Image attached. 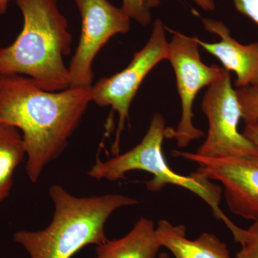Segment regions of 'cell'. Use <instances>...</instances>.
Returning <instances> with one entry per match:
<instances>
[{
    "label": "cell",
    "mask_w": 258,
    "mask_h": 258,
    "mask_svg": "<svg viewBox=\"0 0 258 258\" xmlns=\"http://www.w3.org/2000/svg\"><path fill=\"white\" fill-rule=\"evenodd\" d=\"M91 88L50 92L26 76H0V123L21 132L26 147V172L32 183L67 147L92 102Z\"/></svg>",
    "instance_id": "obj_1"
},
{
    "label": "cell",
    "mask_w": 258,
    "mask_h": 258,
    "mask_svg": "<svg viewBox=\"0 0 258 258\" xmlns=\"http://www.w3.org/2000/svg\"><path fill=\"white\" fill-rule=\"evenodd\" d=\"M23 27L9 46L0 47V76H26L38 87L58 92L70 87L64 57L73 37L58 0H15Z\"/></svg>",
    "instance_id": "obj_2"
},
{
    "label": "cell",
    "mask_w": 258,
    "mask_h": 258,
    "mask_svg": "<svg viewBox=\"0 0 258 258\" xmlns=\"http://www.w3.org/2000/svg\"><path fill=\"white\" fill-rule=\"evenodd\" d=\"M49 195L55 207L50 225L44 230L14 234L15 242L30 258H71L88 244L104 243L108 240L105 226L112 214L138 203L118 194L79 198L58 184L51 186Z\"/></svg>",
    "instance_id": "obj_3"
},
{
    "label": "cell",
    "mask_w": 258,
    "mask_h": 258,
    "mask_svg": "<svg viewBox=\"0 0 258 258\" xmlns=\"http://www.w3.org/2000/svg\"><path fill=\"white\" fill-rule=\"evenodd\" d=\"M166 129L163 115L154 113L147 134L140 143L128 152L115 155L108 160L97 159L96 164L88 171V175L96 180L113 181L124 179L125 174L132 171L150 173L153 178L146 182L149 191H161L169 184L189 190L208 204L214 216L225 224L230 219L220 208L221 186L213 184L211 180L200 175L197 171L189 176H183L173 171L168 165L162 150Z\"/></svg>",
    "instance_id": "obj_4"
},
{
    "label": "cell",
    "mask_w": 258,
    "mask_h": 258,
    "mask_svg": "<svg viewBox=\"0 0 258 258\" xmlns=\"http://www.w3.org/2000/svg\"><path fill=\"white\" fill-rule=\"evenodd\" d=\"M172 34L168 46L167 60L174 69L176 87L181 103V117L176 128L166 129V138L174 139L179 148L205 136L193 124V103L198 93L210 86L221 74L223 68L207 66L200 53L198 37H189L168 28Z\"/></svg>",
    "instance_id": "obj_5"
},
{
    "label": "cell",
    "mask_w": 258,
    "mask_h": 258,
    "mask_svg": "<svg viewBox=\"0 0 258 258\" xmlns=\"http://www.w3.org/2000/svg\"><path fill=\"white\" fill-rule=\"evenodd\" d=\"M202 109L209 122L206 140L196 154L208 158L258 156V149L238 130L242 118L240 103L232 85L230 72L225 69L208 86Z\"/></svg>",
    "instance_id": "obj_6"
},
{
    "label": "cell",
    "mask_w": 258,
    "mask_h": 258,
    "mask_svg": "<svg viewBox=\"0 0 258 258\" xmlns=\"http://www.w3.org/2000/svg\"><path fill=\"white\" fill-rule=\"evenodd\" d=\"M165 30L163 22L157 19L147 44L134 54L128 66L119 73L100 79L92 86V102L100 107L111 106L118 115V128L112 146L115 155L119 150L120 137L128 118L129 108L141 84L158 63L167 60L169 42Z\"/></svg>",
    "instance_id": "obj_7"
},
{
    "label": "cell",
    "mask_w": 258,
    "mask_h": 258,
    "mask_svg": "<svg viewBox=\"0 0 258 258\" xmlns=\"http://www.w3.org/2000/svg\"><path fill=\"white\" fill-rule=\"evenodd\" d=\"M82 20L81 36L69 66L70 87H91L95 57L110 39L126 34L128 15L108 0H74Z\"/></svg>",
    "instance_id": "obj_8"
},
{
    "label": "cell",
    "mask_w": 258,
    "mask_h": 258,
    "mask_svg": "<svg viewBox=\"0 0 258 258\" xmlns=\"http://www.w3.org/2000/svg\"><path fill=\"white\" fill-rule=\"evenodd\" d=\"M172 154L196 163L198 174L221 183L232 214L245 220H258V156L208 158L180 151Z\"/></svg>",
    "instance_id": "obj_9"
},
{
    "label": "cell",
    "mask_w": 258,
    "mask_h": 258,
    "mask_svg": "<svg viewBox=\"0 0 258 258\" xmlns=\"http://www.w3.org/2000/svg\"><path fill=\"white\" fill-rule=\"evenodd\" d=\"M205 30L220 37L218 42H204L198 38L200 47L216 57L223 69L236 74L237 88L258 84V42L243 45L231 35L230 29L220 20L202 18Z\"/></svg>",
    "instance_id": "obj_10"
},
{
    "label": "cell",
    "mask_w": 258,
    "mask_h": 258,
    "mask_svg": "<svg viewBox=\"0 0 258 258\" xmlns=\"http://www.w3.org/2000/svg\"><path fill=\"white\" fill-rule=\"evenodd\" d=\"M157 234L161 247L169 249L175 258H232L227 244L210 232L189 240L184 225L161 220L158 222Z\"/></svg>",
    "instance_id": "obj_11"
},
{
    "label": "cell",
    "mask_w": 258,
    "mask_h": 258,
    "mask_svg": "<svg viewBox=\"0 0 258 258\" xmlns=\"http://www.w3.org/2000/svg\"><path fill=\"white\" fill-rule=\"evenodd\" d=\"M161 247L154 222L141 217L121 238L97 246L95 258H156Z\"/></svg>",
    "instance_id": "obj_12"
},
{
    "label": "cell",
    "mask_w": 258,
    "mask_h": 258,
    "mask_svg": "<svg viewBox=\"0 0 258 258\" xmlns=\"http://www.w3.org/2000/svg\"><path fill=\"white\" fill-rule=\"evenodd\" d=\"M25 157L26 147L21 132L0 123V204L9 196L15 169Z\"/></svg>",
    "instance_id": "obj_13"
},
{
    "label": "cell",
    "mask_w": 258,
    "mask_h": 258,
    "mask_svg": "<svg viewBox=\"0 0 258 258\" xmlns=\"http://www.w3.org/2000/svg\"><path fill=\"white\" fill-rule=\"evenodd\" d=\"M226 226L232 232L235 242L241 246L235 258H258V220L247 229L240 228L232 221Z\"/></svg>",
    "instance_id": "obj_14"
},
{
    "label": "cell",
    "mask_w": 258,
    "mask_h": 258,
    "mask_svg": "<svg viewBox=\"0 0 258 258\" xmlns=\"http://www.w3.org/2000/svg\"><path fill=\"white\" fill-rule=\"evenodd\" d=\"M245 124L258 123V84L235 90Z\"/></svg>",
    "instance_id": "obj_15"
},
{
    "label": "cell",
    "mask_w": 258,
    "mask_h": 258,
    "mask_svg": "<svg viewBox=\"0 0 258 258\" xmlns=\"http://www.w3.org/2000/svg\"><path fill=\"white\" fill-rule=\"evenodd\" d=\"M122 9L134 21L147 26L152 22V10L161 4V0H122Z\"/></svg>",
    "instance_id": "obj_16"
},
{
    "label": "cell",
    "mask_w": 258,
    "mask_h": 258,
    "mask_svg": "<svg viewBox=\"0 0 258 258\" xmlns=\"http://www.w3.org/2000/svg\"><path fill=\"white\" fill-rule=\"evenodd\" d=\"M236 10L258 27V0H232Z\"/></svg>",
    "instance_id": "obj_17"
},
{
    "label": "cell",
    "mask_w": 258,
    "mask_h": 258,
    "mask_svg": "<svg viewBox=\"0 0 258 258\" xmlns=\"http://www.w3.org/2000/svg\"><path fill=\"white\" fill-rule=\"evenodd\" d=\"M242 134L258 149V123L253 124H245Z\"/></svg>",
    "instance_id": "obj_18"
},
{
    "label": "cell",
    "mask_w": 258,
    "mask_h": 258,
    "mask_svg": "<svg viewBox=\"0 0 258 258\" xmlns=\"http://www.w3.org/2000/svg\"><path fill=\"white\" fill-rule=\"evenodd\" d=\"M198 7L205 12H213L216 9L215 0H192Z\"/></svg>",
    "instance_id": "obj_19"
},
{
    "label": "cell",
    "mask_w": 258,
    "mask_h": 258,
    "mask_svg": "<svg viewBox=\"0 0 258 258\" xmlns=\"http://www.w3.org/2000/svg\"><path fill=\"white\" fill-rule=\"evenodd\" d=\"M13 0H0V16L4 15L7 13L10 3Z\"/></svg>",
    "instance_id": "obj_20"
},
{
    "label": "cell",
    "mask_w": 258,
    "mask_h": 258,
    "mask_svg": "<svg viewBox=\"0 0 258 258\" xmlns=\"http://www.w3.org/2000/svg\"><path fill=\"white\" fill-rule=\"evenodd\" d=\"M159 258H171L170 256L166 252H161V253L159 254Z\"/></svg>",
    "instance_id": "obj_21"
}]
</instances>
